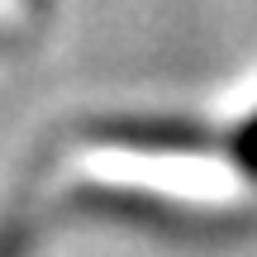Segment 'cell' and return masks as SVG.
<instances>
[{"label": "cell", "instance_id": "1", "mask_svg": "<svg viewBox=\"0 0 257 257\" xmlns=\"http://www.w3.org/2000/svg\"><path fill=\"white\" fill-rule=\"evenodd\" d=\"M233 153H238V162L248 167V172H257V119L238 128V138H233Z\"/></svg>", "mask_w": 257, "mask_h": 257}]
</instances>
